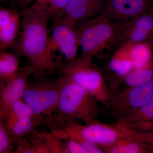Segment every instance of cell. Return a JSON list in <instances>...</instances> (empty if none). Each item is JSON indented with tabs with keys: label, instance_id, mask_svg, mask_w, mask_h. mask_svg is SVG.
I'll return each instance as SVG.
<instances>
[{
	"label": "cell",
	"instance_id": "21",
	"mask_svg": "<svg viewBox=\"0 0 153 153\" xmlns=\"http://www.w3.org/2000/svg\"><path fill=\"white\" fill-rule=\"evenodd\" d=\"M36 115L30 106L23 99H22L13 105L4 122L11 121L21 118L33 116Z\"/></svg>",
	"mask_w": 153,
	"mask_h": 153
},
{
	"label": "cell",
	"instance_id": "17",
	"mask_svg": "<svg viewBox=\"0 0 153 153\" xmlns=\"http://www.w3.org/2000/svg\"><path fill=\"white\" fill-rule=\"evenodd\" d=\"M153 121V100L134 110L118 120L128 128Z\"/></svg>",
	"mask_w": 153,
	"mask_h": 153
},
{
	"label": "cell",
	"instance_id": "19",
	"mask_svg": "<svg viewBox=\"0 0 153 153\" xmlns=\"http://www.w3.org/2000/svg\"><path fill=\"white\" fill-rule=\"evenodd\" d=\"M152 79L153 68L150 65L143 68L133 69L122 81L126 88H131L142 85Z\"/></svg>",
	"mask_w": 153,
	"mask_h": 153
},
{
	"label": "cell",
	"instance_id": "5",
	"mask_svg": "<svg viewBox=\"0 0 153 153\" xmlns=\"http://www.w3.org/2000/svg\"><path fill=\"white\" fill-rule=\"evenodd\" d=\"M123 22L100 14L76 28L81 56L93 58L109 44H114Z\"/></svg>",
	"mask_w": 153,
	"mask_h": 153
},
{
	"label": "cell",
	"instance_id": "26",
	"mask_svg": "<svg viewBox=\"0 0 153 153\" xmlns=\"http://www.w3.org/2000/svg\"><path fill=\"white\" fill-rule=\"evenodd\" d=\"M64 141H66L65 143L67 153H87L82 146L75 141L71 140Z\"/></svg>",
	"mask_w": 153,
	"mask_h": 153
},
{
	"label": "cell",
	"instance_id": "10",
	"mask_svg": "<svg viewBox=\"0 0 153 153\" xmlns=\"http://www.w3.org/2000/svg\"><path fill=\"white\" fill-rule=\"evenodd\" d=\"M105 0H69L59 22L77 28L101 13Z\"/></svg>",
	"mask_w": 153,
	"mask_h": 153
},
{
	"label": "cell",
	"instance_id": "20",
	"mask_svg": "<svg viewBox=\"0 0 153 153\" xmlns=\"http://www.w3.org/2000/svg\"><path fill=\"white\" fill-rule=\"evenodd\" d=\"M68 1L69 0H43L49 19L54 22V25L58 23L61 19Z\"/></svg>",
	"mask_w": 153,
	"mask_h": 153
},
{
	"label": "cell",
	"instance_id": "13",
	"mask_svg": "<svg viewBox=\"0 0 153 153\" xmlns=\"http://www.w3.org/2000/svg\"><path fill=\"white\" fill-rule=\"evenodd\" d=\"M146 0H105L101 13L125 22L144 13Z\"/></svg>",
	"mask_w": 153,
	"mask_h": 153
},
{
	"label": "cell",
	"instance_id": "2",
	"mask_svg": "<svg viewBox=\"0 0 153 153\" xmlns=\"http://www.w3.org/2000/svg\"><path fill=\"white\" fill-rule=\"evenodd\" d=\"M59 90L55 120H80L88 123L96 120L100 108L99 102L82 88L66 75L60 74L55 80Z\"/></svg>",
	"mask_w": 153,
	"mask_h": 153
},
{
	"label": "cell",
	"instance_id": "22",
	"mask_svg": "<svg viewBox=\"0 0 153 153\" xmlns=\"http://www.w3.org/2000/svg\"><path fill=\"white\" fill-rule=\"evenodd\" d=\"M41 132L49 153H67L66 145L63 140L51 131Z\"/></svg>",
	"mask_w": 153,
	"mask_h": 153
},
{
	"label": "cell",
	"instance_id": "27",
	"mask_svg": "<svg viewBox=\"0 0 153 153\" xmlns=\"http://www.w3.org/2000/svg\"><path fill=\"white\" fill-rule=\"evenodd\" d=\"M134 137L148 144H153V131L141 132L134 130Z\"/></svg>",
	"mask_w": 153,
	"mask_h": 153
},
{
	"label": "cell",
	"instance_id": "4",
	"mask_svg": "<svg viewBox=\"0 0 153 153\" xmlns=\"http://www.w3.org/2000/svg\"><path fill=\"white\" fill-rule=\"evenodd\" d=\"M57 71L77 83L98 102L108 107L112 98L110 90L93 58L80 56L71 62L60 63Z\"/></svg>",
	"mask_w": 153,
	"mask_h": 153
},
{
	"label": "cell",
	"instance_id": "29",
	"mask_svg": "<svg viewBox=\"0 0 153 153\" xmlns=\"http://www.w3.org/2000/svg\"><path fill=\"white\" fill-rule=\"evenodd\" d=\"M149 145V149L151 153H153V144Z\"/></svg>",
	"mask_w": 153,
	"mask_h": 153
},
{
	"label": "cell",
	"instance_id": "25",
	"mask_svg": "<svg viewBox=\"0 0 153 153\" xmlns=\"http://www.w3.org/2000/svg\"><path fill=\"white\" fill-rule=\"evenodd\" d=\"M13 139L16 153H36L27 136Z\"/></svg>",
	"mask_w": 153,
	"mask_h": 153
},
{
	"label": "cell",
	"instance_id": "7",
	"mask_svg": "<svg viewBox=\"0 0 153 153\" xmlns=\"http://www.w3.org/2000/svg\"><path fill=\"white\" fill-rule=\"evenodd\" d=\"M153 100V79L140 86L126 88L111 98L108 107L120 119L134 110Z\"/></svg>",
	"mask_w": 153,
	"mask_h": 153
},
{
	"label": "cell",
	"instance_id": "24",
	"mask_svg": "<svg viewBox=\"0 0 153 153\" xmlns=\"http://www.w3.org/2000/svg\"><path fill=\"white\" fill-rule=\"evenodd\" d=\"M27 136L33 145L36 153H49L42 132H39L34 130Z\"/></svg>",
	"mask_w": 153,
	"mask_h": 153
},
{
	"label": "cell",
	"instance_id": "6",
	"mask_svg": "<svg viewBox=\"0 0 153 153\" xmlns=\"http://www.w3.org/2000/svg\"><path fill=\"white\" fill-rule=\"evenodd\" d=\"M37 115L52 116L57 111L59 90L56 81L29 82L23 98Z\"/></svg>",
	"mask_w": 153,
	"mask_h": 153
},
{
	"label": "cell",
	"instance_id": "15",
	"mask_svg": "<svg viewBox=\"0 0 153 153\" xmlns=\"http://www.w3.org/2000/svg\"><path fill=\"white\" fill-rule=\"evenodd\" d=\"M103 150L107 153H151L148 144L134 137L123 138Z\"/></svg>",
	"mask_w": 153,
	"mask_h": 153
},
{
	"label": "cell",
	"instance_id": "18",
	"mask_svg": "<svg viewBox=\"0 0 153 153\" xmlns=\"http://www.w3.org/2000/svg\"><path fill=\"white\" fill-rule=\"evenodd\" d=\"M126 45L128 48L129 55L133 65V69L143 68L150 65L151 52L147 45L143 43Z\"/></svg>",
	"mask_w": 153,
	"mask_h": 153
},
{
	"label": "cell",
	"instance_id": "3",
	"mask_svg": "<svg viewBox=\"0 0 153 153\" xmlns=\"http://www.w3.org/2000/svg\"><path fill=\"white\" fill-rule=\"evenodd\" d=\"M50 131L63 140L85 139L102 150L123 138L134 137V130L118 121L108 124L95 120L82 125L76 120L61 121L55 125Z\"/></svg>",
	"mask_w": 153,
	"mask_h": 153
},
{
	"label": "cell",
	"instance_id": "8",
	"mask_svg": "<svg viewBox=\"0 0 153 153\" xmlns=\"http://www.w3.org/2000/svg\"><path fill=\"white\" fill-rule=\"evenodd\" d=\"M34 74V69L29 64L21 67L13 78L0 82V122L5 120L13 105L23 99L30 76Z\"/></svg>",
	"mask_w": 153,
	"mask_h": 153
},
{
	"label": "cell",
	"instance_id": "11",
	"mask_svg": "<svg viewBox=\"0 0 153 153\" xmlns=\"http://www.w3.org/2000/svg\"><path fill=\"white\" fill-rule=\"evenodd\" d=\"M153 28V17L143 13L123 22L114 45L118 49L127 44L143 43Z\"/></svg>",
	"mask_w": 153,
	"mask_h": 153
},
{
	"label": "cell",
	"instance_id": "23",
	"mask_svg": "<svg viewBox=\"0 0 153 153\" xmlns=\"http://www.w3.org/2000/svg\"><path fill=\"white\" fill-rule=\"evenodd\" d=\"M13 139L4 122H0V153H13Z\"/></svg>",
	"mask_w": 153,
	"mask_h": 153
},
{
	"label": "cell",
	"instance_id": "1",
	"mask_svg": "<svg viewBox=\"0 0 153 153\" xmlns=\"http://www.w3.org/2000/svg\"><path fill=\"white\" fill-rule=\"evenodd\" d=\"M50 19L43 0L22 12L21 33L12 49L27 59L39 77L57 71L60 63L54 59L48 49Z\"/></svg>",
	"mask_w": 153,
	"mask_h": 153
},
{
	"label": "cell",
	"instance_id": "9",
	"mask_svg": "<svg viewBox=\"0 0 153 153\" xmlns=\"http://www.w3.org/2000/svg\"><path fill=\"white\" fill-rule=\"evenodd\" d=\"M79 48L76 28L71 25L59 22L53 26L48 41V49L52 55L59 51L64 56L66 62L76 58Z\"/></svg>",
	"mask_w": 153,
	"mask_h": 153
},
{
	"label": "cell",
	"instance_id": "16",
	"mask_svg": "<svg viewBox=\"0 0 153 153\" xmlns=\"http://www.w3.org/2000/svg\"><path fill=\"white\" fill-rule=\"evenodd\" d=\"M20 64L19 56L15 52L0 51V82L16 76L21 69Z\"/></svg>",
	"mask_w": 153,
	"mask_h": 153
},
{
	"label": "cell",
	"instance_id": "28",
	"mask_svg": "<svg viewBox=\"0 0 153 153\" xmlns=\"http://www.w3.org/2000/svg\"><path fill=\"white\" fill-rule=\"evenodd\" d=\"M130 128L138 131H153V121L134 126L131 127Z\"/></svg>",
	"mask_w": 153,
	"mask_h": 153
},
{
	"label": "cell",
	"instance_id": "14",
	"mask_svg": "<svg viewBox=\"0 0 153 153\" xmlns=\"http://www.w3.org/2000/svg\"><path fill=\"white\" fill-rule=\"evenodd\" d=\"M44 117L36 115L4 122L13 138L27 136L44 121Z\"/></svg>",
	"mask_w": 153,
	"mask_h": 153
},
{
	"label": "cell",
	"instance_id": "12",
	"mask_svg": "<svg viewBox=\"0 0 153 153\" xmlns=\"http://www.w3.org/2000/svg\"><path fill=\"white\" fill-rule=\"evenodd\" d=\"M22 13L16 10L0 9V51L12 49L21 33Z\"/></svg>",
	"mask_w": 153,
	"mask_h": 153
}]
</instances>
